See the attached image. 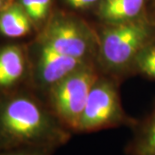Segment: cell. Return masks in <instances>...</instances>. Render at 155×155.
<instances>
[{
    "label": "cell",
    "mask_w": 155,
    "mask_h": 155,
    "mask_svg": "<svg viewBox=\"0 0 155 155\" xmlns=\"http://www.w3.org/2000/svg\"><path fill=\"white\" fill-rule=\"evenodd\" d=\"M66 127L55 124L35 100L18 96L0 112V149L48 148L55 150L67 141Z\"/></svg>",
    "instance_id": "obj_1"
},
{
    "label": "cell",
    "mask_w": 155,
    "mask_h": 155,
    "mask_svg": "<svg viewBox=\"0 0 155 155\" xmlns=\"http://www.w3.org/2000/svg\"><path fill=\"white\" fill-rule=\"evenodd\" d=\"M98 78L92 67L82 66L51 86L50 99L54 113L68 129H76L89 92Z\"/></svg>",
    "instance_id": "obj_2"
},
{
    "label": "cell",
    "mask_w": 155,
    "mask_h": 155,
    "mask_svg": "<svg viewBox=\"0 0 155 155\" xmlns=\"http://www.w3.org/2000/svg\"><path fill=\"white\" fill-rule=\"evenodd\" d=\"M151 36L146 22L138 19L113 23L101 38V55L110 68H122L143 50Z\"/></svg>",
    "instance_id": "obj_3"
},
{
    "label": "cell",
    "mask_w": 155,
    "mask_h": 155,
    "mask_svg": "<svg viewBox=\"0 0 155 155\" xmlns=\"http://www.w3.org/2000/svg\"><path fill=\"white\" fill-rule=\"evenodd\" d=\"M113 82L98 78L89 92L75 131L93 132L129 123Z\"/></svg>",
    "instance_id": "obj_4"
},
{
    "label": "cell",
    "mask_w": 155,
    "mask_h": 155,
    "mask_svg": "<svg viewBox=\"0 0 155 155\" xmlns=\"http://www.w3.org/2000/svg\"><path fill=\"white\" fill-rule=\"evenodd\" d=\"M44 45L59 53L83 59L91 47V40L74 22L58 20L48 28Z\"/></svg>",
    "instance_id": "obj_5"
},
{
    "label": "cell",
    "mask_w": 155,
    "mask_h": 155,
    "mask_svg": "<svg viewBox=\"0 0 155 155\" xmlns=\"http://www.w3.org/2000/svg\"><path fill=\"white\" fill-rule=\"evenodd\" d=\"M83 65V59L65 55L43 45L39 61L40 79L46 85H54L61 79L78 70Z\"/></svg>",
    "instance_id": "obj_6"
},
{
    "label": "cell",
    "mask_w": 155,
    "mask_h": 155,
    "mask_svg": "<svg viewBox=\"0 0 155 155\" xmlns=\"http://www.w3.org/2000/svg\"><path fill=\"white\" fill-rule=\"evenodd\" d=\"M143 5L144 0H102L100 16L112 23L129 21L137 17Z\"/></svg>",
    "instance_id": "obj_7"
},
{
    "label": "cell",
    "mask_w": 155,
    "mask_h": 155,
    "mask_svg": "<svg viewBox=\"0 0 155 155\" xmlns=\"http://www.w3.org/2000/svg\"><path fill=\"white\" fill-rule=\"evenodd\" d=\"M128 155H155V109L137 128L127 145Z\"/></svg>",
    "instance_id": "obj_8"
},
{
    "label": "cell",
    "mask_w": 155,
    "mask_h": 155,
    "mask_svg": "<svg viewBox=\"0 0 155 155\" xmlns=\"http://www.w3.org/2000/svg\"><path fill=\"white\" fill-rule=\"evenodd\" d=\"M30 19L23 6L12 5L0 14V31L8 37H20L30 31Z\"/></svg>",
    "instance_id": "obj_9"
},
{
    "label": "cell",
    "mask_w": 155,
    "mask_h": 155,
    "mask_svg": "<svg viewBox=\"0 0 155 155\" xmlns=\"http://www.w3.org/2000/svg\"><path fill=\"white\" fill-rule=\"evenodd\" d=\"M24 70L22 53L15 46H9L0 52V86H10Z\"/></svg>",
    "instance_id": "obj_10"
},
{
    "label": "cell",
    "mask_w": 155,
    "mask_h": 155,
    "mask_svg": "<svg viewBox=\"0 0 155 155\" xmlns=\"http://www.w3.org/2000/svg\"><path fill=\"white\" fill-rule=\"evenodd\" d=\"M138 69L149 77L155 78V45L145 47L135 58Z\"/></svg>",
    "instance_id": "obj_11"
},
{
    "label": "cell",
    "mask_w": 155,
    "mask_h": 155,
    "mask_svg": "<svg viewBox=\"0 0 155 155\" xmlns=\"http://www.w3.org/2000/svg\"><path fill=\"white\" fill-rule=\"evenodd\" d=\"M51 0H22V6L32 20H41L47 14Z\"/></svg>",
    "instance_id": "obj_12"
},
{
    "label": "cell",
    "mask_w": 155,
    "mask_h": 155,
    "mask_svg": "<svg viewBox=\"0 0 155 155\" xmlns=\"http://www.w3.org/2000/svg\"><path fill=\"white\" fill-rule=\"evenodd\" d=\"M53 149L48 148H15L0 151V155H52Z\"/></svg>",
    "instance_id": "obj_13"
},
{
    "label": "cell",
    "mask_w": 155,
    "mask_h": 155,
    "mask_svg": "<svg viewBox=\"0 0 155 155\" xmlns=\"http://www.w3.org/2000/svg\"><path fill=\"white\" fill-rule=\"evenodd\" d=\"M67 1L74 8H85L94 4L98 0H67Z\"/></svg>",
    "instance_id": "obj_14"
},
{
    "label": "cell",
    "mask_w": 155,
    "mask_h": 155,
    "mask_svg": "<svg viewBox=\"0 0 155 155\" xmlns=\"http://www.w3.org/2000/svg\"><path fill=\"white\" fill-rule=\"evenodd\" d=\"M1 5H2V0H0V8H1Z\"/></svg>",
    "instance_id": "obj_15"
}]
</instances>
